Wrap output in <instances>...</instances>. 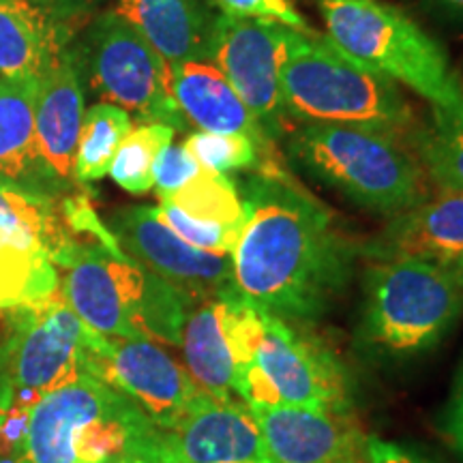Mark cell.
Listing matches in <instances>:
<instances>
[{
    "label": "cell",
    "mask_w": 463,
    "mask_h": 463,
    "mask_svg": "<svg viewBox=\"0 0 463 463\" xmlns=\"http://www.w3.org/2000/svg\"><path fill=\"white\" fill-rule=\"evenodd\" d=\"M239 191L245 225L232 253L239 292L286 322L320 320L352 279L356 245L289 174H253Z\"/></svg>",
    "instance_id": "1"
},
{
    "label": "cell",
    "mask_w": 463,
    "mask_h": 463,
    "mask_svg": "<svg viewBox=\"0 0 463 463\" xmlns=\"http://www.w3.org/2000/svg\"><path fill=\"white\" fill-rule=\"evenodd\" d=\"M159 438L129 397L86 373L28 410L11 455L14 463H155Z\"/></svg>",
    "instance_id": "2"
},
{
    "label": "cell",
    "mask_w": 463,
    "mask_h": 463,
    "mask_svg": "<svg viewBox=\"0 0 463 463\" xmlns=\"http://www.w3.org/2000/svg\"><path fill=\"white\" fill-rule=\"evenodd\" d=\"M294 170L352 204L395 217L430 200V176L397 136L363 127L298 125L286 137Z\"/></svg>",
    "instance_id": "3"
},
{
    "label": "cell",
    "mask_w": 463,
    "mask_h": 463,
    "mask_svg": "<svg viewBox=\"0 0 463 463\" xmlns=\"http://www.w3.org/2000/svg\"><path fill=\"white\" fill-rule=\"evenodd\" d=\"M281 101L300 125L363 127L410 137L416 118L403 92L328 37L294 33L281 67Z\"/></svg>",
    "instance_id": "4"
},
{
    "label": "cell",
    "mask_w": 463,
    "mask_h": 463,
    "mask_svg": "<svg viewBox=\"0 0 463 463\" xmlns=\"http://www.w3.org/2000/svg\"><path fill=\"white\" fill-rule=\"evenodd\" d=\"M58 270L61 292L86 326L112 339L181 345L191 305L170 283L97 242H78Z\"/></svg>",
    "instance_id": "5"
},
{
    "label": "cell",
    "mask_w": 463,
    "mask_h": 463,
    "mask_svg": "<svg viewBox=\"0 0 463 463\" xmlns=\"http://www.w3.org/2000/svg\"><path fill=\"white\" fill-rule=\"evenodd\" d=\"M328 39L372 71L412 89L433 109L463 114V78L447 50L384 0H316Z\"/></svg>",
    "instance_id": "6"
},
{
    "label": "cell",
    "mask_w": 463,
    "mask_h": 463,
    "mask_svg": "<svg viewBox=\"0 0 463 463\" xmlns=\"http://www.w3.org/2000/svg\"><path fill=\"white\" fill-rule=\"evenodd\" d=\"M463 311V288L447 266L420 258L373 260L363 286L361 335L392 356L436 347Z\"/></svg>",
    "instance_id": "7"
},
{
    "label": "cell",
    "mask_w": 463,
    "mask_h": 463,
    "mask_svg": "<svg viewBox=\"0 0 463 463\" xmlns=\"http://www.w3.org/2000/svg\"><path fill=\"white\" fill-rule=\"evenodd\" d=\"M69 52L82 86L89 84L101 101L123 108L140 123L189 129L174 99L170 65L116 9L92 17Z\"/></svg>",
    "instance_id": "8"
},
{
    "label": "cell",
    "mask_w": 463,
    "mask_h": 463,
    "mask_svg": "<svg viewBox=\"0 0 463 463\" xmlns=\"http://www.w3.org/2000/svg\"><path fill=\"white\" fill-rule=\"evenodd\" d=\"M5 314L9 324L11 403L3 427L15 422L17 416L24 420L43 395L90 373V356L106 339V335L86 326L61 288L39 303Z\"/></svg>",
    "instance_id": "9"
},
{
    "label": "cell",
    "mask_w": 463,
    "mask_h": 463,
    "mask_svg": "<svg viewBox=\"0 0 463 463\" xmlns=\"http://www.w3.org/2000/svg\"><path fill=\"white\" fill-rule=\"evenodd\" d=\"M234 392L247 405L352 412L350 382L339 358L266 311L262 337L234 375Z\"/></svg>",
    "instance_id": "10"
},
{
    "label": "cell",
    "mask_w": 463,
    "mask_h": 463,
    "mask_svg": "<svg viewBox=\"0 0 463 463\" xmlns=\"http://www.w3.org/2000/svg\"><path fill=\"white\" fill-rule=\"evenodd\" d=\"M294 33L277 22L253 20L222 9L208 58L273 142L286 137L288 131L281 101V67Z\"/></svg>",
    "instance_id": "11"
},
{
    "label": "cell",
    "mask_w": 463,
    "mask_h": 463,
    "mask_svg": "<svg viewBox=\"0 0 463 463\" xmlns=\"http://www.w3.org/2000/svg\"><path fill=\"white\" fill-rule=\"evenodd\" d=\"M108 228L127 258L176 288L191 307L239 292L232 256L184 242L161 222L157 208H123L109 217Z\"/></svg>",
    "instance_id": "12"
},
{
    "label": "cell",
    "mask_w": 463,
    "mask_h": 463,
    "mask_svg": "<svg viewBox=\"0 0 463 463\" xmlns=\"http://www.w3.org/2000/svg\"><path fill=\"white\" fill-rule=\"evenodd\" d=\"M89 372L129 397L161 431L174 430L206 395L183 364L148 339L106 337Z\"/></svg>",
    "instance_id": "13"
},
{
    "label": "cell",
    "mask_w": 463,
    "mask_h": 463,
    "mask_svg": "<svg viewBox=\"0 0 463 463\" xmlns=\"http://www.w3.org/2000/svg\"><path fill=\"white\" fill-rule=\"evenodd\" d=\"M92 0H0V80H42L89 24Z\"/></svg>",
    "instance_id": "14"
},
{
    "label": "cell",
    "mask_w": 463,
    "mask_h": 463,
    "mask_svg": "<svg viewBox=\"0 0 463 463\" xmlns=\"http://www.w3.org/2000/svg\"><path fill=\"white\" fill-rule=\"evenodd\" d=\"M155 463H270L245 402L204 395L174 430L161 431Z\"/></svg>",
    "instance_id": "15"
},
{
    "label": "cell",
    "mask_w": 463,
    "mask_h": 463,
    "mask_svg": "<svg viewBox=\"0 0 463 463\" xmlns=\"http://www.w3.org/2000/svg\"><path fill=\"white\" fill-rule=\"evenodd\" d=\"M270 463H369L367 436L352 412L249 405Z\"/></svg>",
    "instance_id": "16"
},
{
    "label": "cell",
    "mask_w": 463,
    "mask_h": 463,
    "mask_svg": "<svg viewBox=\"0 0 463 463\" xmlns=\"http://www.w3.org/2000/svg\"><path fill=\"white\" fill-rule=\"evenodd\" d=\"M361 251L372 260L420 258L453 264L463 258V194L439 191L436 198L391 217Z\"/></svg>",
    "instance_id": "17"
},
{
    "label": "cell",
    "mask_w": 463,
    "mask_h": 463,
    "mask_svg": "<svg viewBox=\"0 0 463 463\" xmlns=\"http://www.w3.org/2000/svg\"><path fill=\"white\" fill-rule=\"evenodd\" d=\"M84 123V86L73 65L71 52H65L56 65L39 80L34 99V140L43 164L69 189L75 183V153Z\"/></svg>",
    "instance_id": "18"
},
{
    "label": "cell",
    "mask_w": 463,
    "mask_h": 463,
    "mask_svg": "<svg viewBox=\"0 0 463 463\" xmlns=\"http://www.w3.org/2000/svg\"><path fill=\"white\" fill-rule=\"evenodd\" d=\"M170 73L174 99L187 123L200 127V131L245 136L258 144L266 161L281 164L275 153V142L266 136L239 92L232 89L225 75L213 62H183L170 67Z\"/></svg>",
    "instance_id": "19"
},
{
    "label": "cell",
    "mask_w": 463,
    "mask_h": 463,
    "mask_svg": "<svg viewBox=\"0 0 463 463\" xmlns=\"http://www.w3.org/2000/svg\"><path fill=\"white\" fill-rule=\"evenodd\" d=\"M116 11L148 39L170 67L211 58L222 14L215 0H118Z\"/></svg>",
    "instance_id": "20"
},
{
    "label": "cell",
    "mask_w": 463,
    "mask_h": 463,
    "mask_svg": "<svg viewBox=\"0 0 463 463\" xmlns=\"http://www.w3.org/2000/svg\"><path fill=\"white\" fill-rule=\"evenodd\" d=\"M39 80H0V183L58 200L69 189L43 164L34 140Z\"/></svg>",
    "instance_id": "21"
},
{
    "label": "cell",
    "mask_w": 463,
    "mask_h": 463,
    "mask_svg": "<svg viewBox=\"0 0 463 463\" xmlns=\"http://www.w3.org/2000/svg\"><path fill=\"white\" fill-rule=\"evenodd\" d=\"M241 292L204 300L187 311L183 324V354L195 384L206 395L228 402L234 392V333H232V305Z\"/></svg>",
    "instance_id": "22"
},
{
    "label": "cell",
    "mask_w": 463,
    "mask_h": 463,
    "mask_svg": "<svg viewBox=\"0 0 463 463\" xmlns=\"http://www.w3.org/2000/svg\"><path fill=\"white\" fill-rule=\"evenodd\" d=\"M61 288L58 266L37 242L0 230V311L48 298Z\"/></svg>",
    "instance_id": "23"
},
{
    "label": "cell",
    "mask_w": 463,
    "mask_h": 463,
    "mask_svg": "<svg viewBox=\"0 0 463 463\" xmlns=\"http://www.w3.org/2000/svg\"><path fill=\"white\" fill-rule=\"evenodd\" d=\"M0 230L37 242L50 253L56 266H61L67 253L82 242L62 222L58 200L28 194L5 183H0Z\"/></svg>",
    "instance_id": "24"
},
{
    "label": "cell",
    "mask_w": 463,
    "mask_h": 463,
    "mask_svg": "<svg viewBox=\"0 0 463 463\" xmlns=\"http://www.w3.org/2000/svg\"><path fill=\"white\" fill-rule=\"evenodd\" d=\"M408 142L439 191L463 194V114L433 109L431 123L416 125Z\"/></svg>",
    "instance_id": "25"
},
{
    "label": "cell",
    "mask_w": 463,
    "mask_h": 463,
    "mask_svg": "<svg viewBox=\"0 0 463 463\" xmlns=\"http://www.w3.org/2000/svg\"><path fill=\"white\" fill-rule=\"evenodd\" d=\"M131 127V116L114 103L101 101L86 109L73 167L75 183L80 187L108 176L116 150L123 144Z\"/></svg>",
    "instance_id": "26"
},
{
    "label": "cell",
    "mask_w": 463,
    "mask_h": 463,
    "mask_svg": "<svg viewBox=\"0 0 463 463\" xmlns=\"http://www.w3.org/2000/svg\"><path fill=\"white\" fill-rule=\"evenodd\" d=\"M159 202L176 206L184 215L202 223L223 225L236 232H242L245 225V206L239 184L225 174L202 170L189 184Z\"/></svg>",
    "instance_id": "27"
},
{
    "label": "cell",
    "mask_w": 463,
    "mask_h": 463,
    "mask_svg": "<svg viewBox=\"0 0 463 463\" xmlns=\"http://www.w3.org/2000/svg\"><path fill=\"white\" fill-rule=\"evenodd\" d=\"M172 127L157 123H140L131 127L127 137L116 150L109 165V176L120 189L131 195H144L155 187L153 167L159 153L174 140Z\"/></svg>",
    "instance_id": "28"
},
{
    "label": "cell",
    "mask_w": 463,
    "mask_h": 463,
    "mask_svg": "<svg viewBox=\"0 0 463 463\" xmlns=\"http://www.w3.org/2000/svg\"><path fill=\"white\" fill-rule=\"evenodd\" d=\"M183 144L194 155L202 170L208 172L225 174V176L232 172H256L270 174V176L289 174L283 170L281 164L266 161L256 142L245 136H236V133L191 131Z\"/></svg>",
    "instance_id": "29"
},
{
    "label": "cell",
    "mask_w": 463,
    "mask_h": 463,
    "mask_svg": "<svg viewBox=\"0 0 463 463\" xmlns=\"http://www.w3.org/2000/svg\"><path fill=\"white\" fill-rule=\"evenodd\" d=\"M157 215L174 234L181 236L184 242H189L195 249H202V251L228 253V256H232L236 249V242L241 239V232L223 228V225L195 222V219L184 215L183 211H178L176 206L164 204V202L157 208Z\"/></svg>",
    "instance_id": "30"
},
{
    "label": "cell",
    "mask_w": 463,
    "mask_h": 463,
    "mask_svg": "<svg viewBox=\"0 0 463 463\" xmlns=\"http://www.w3.org/2000/svg\"><path fill=\"white\" fill-rule=\"evenodd\" d=\"M202 172L194 155L184 148V144H170L159 153L153 167L155 189H157L159 200L172 195L174 191L183 189Z\"/></svg>",
    "instance_id": "31"
},
{
    "label": "cell",
    "mask_w": 463,
    "mask_h": 463,
    "mask_svg": "<svg viewBox=\"0 0 463 463\" xmlns=\"http://www.w3.org/2000/svg\"><path fill=\"white\" fill-rule=\"evenodd\" d=\"M223 11L253 20H269L303 34H316L314 28L298 14L292 0H215Z\"/></svg>",
    "instance_id": "32"
},
{
    "label": "cell",
    "mask_w": 463,
    "mask_h": 463,
    "mask_svg": "<svg viewBox=\"0 0 463 463\" xmlns=\"http://www.w3.org/2000/svg\"><path fill=\"white\" fill-rule=\"evenodd\" d=\"M442 431L457 453L463 457V363L455 375L453 391L442 414Z\"/></svg>",
    "instance_id": "33"
},
{
    "label": "cell",
    "mask_w": 463,
    "mask_h": 463,
    "mask_svg": "<svg viewBox=\"0 0 463 463\" xmlns=\"http://www.w3.org/2000/svg\"><path fill=\"white\" fill-rule=\"evenodd\" d=\"M367 461L369 463H430L414 450L399 447L389 439L367 436Z\"/></svg>",
    "instance_id": "34"
},
{
    "label": "cell",
    "mask_w": 463,
    "mask_h": 463,
    "mask_svg": "<svg viewBox=\"0 0 463 463\" xmlns=\"http://www.w3.org/2000/svg\"><path fill=\"white\" fill-rule=\"evenodd\" d=\"M11 403V380H9V344L7 335L0 337V427L7 419Z\"/></svg>",
    "instance_id": "35"
},
{
    "label": "cell",
    "mask_w": 463,
    "mask_h": 463,
    "mask_svg": "<svg viewBox=\"0 0 463 463\" xmlns=\"http://www.w3.org/2000/svg\"><path fill=\"white\" fill-rule=\"evenodd\" d=\"M430 14L463 26V0H419Z\"/></svg>",
    "instance_id": "36"
},
{
    "label": "cell",
    "mask_w": 463,
    "mask_h": 463,
    "mask_svg": "<svg viewBox=\"0 0 463 463\" xmlns=\"http://www.w3.org/2000/svg\"><path fill=\"white\" fill-rule=\"evenodd\" d=\"M447 269L450 270V273H453V277L457 281L461 283V288H463V258H459V260H455L453 264H449Z\"/></svg>",
    "instance_id": "37"
},
{
    "label": "cell",
    "mask_w": 463,
    "mask_h": 463,
    "mask_svg": "<svg viewBox=\"0 0 463 463\" xmlns=\"http://www.w3.org/2000/svg\"><path fill=\"white\" fill-rule=\"evenodd\" d=\"M116 463H144L140 459H125V461H116Z\"/></svg>",
    "instance_id": "38"
}]
</instances>
